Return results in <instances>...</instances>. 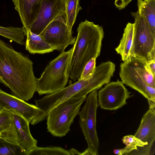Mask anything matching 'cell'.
I'll use <instances>...</instances> for the list:
<instances>
[{
    "mask_svg": "<svg viewBox=\"0 0 155 155\" xmlns=\"http://www.w3.org/2000/svg\"><path fill=\"white\" fill-rule=\"evenodd\" d=\"M147 65L152 72L155 75V59L147 61Z\"/></svg>",
    "mask_w": 155,
    "mask_h": 155,
    "instance_id": "27",
    "label": "cell"
},
{
    "mask_svg": "<svg viewBox=\"0 0 155 155\" xmlns=\"http://www.w3.org/2000/svg\"><path fill=\"white\" fill-rule=\"evenodd\" d=\"M65 5V14L67 25L72 32V27L76 19L77 15L82 8L80 0H64Z\"/></svg>",
    "mask_w": 155,
    "mask_h": 155,
    "instance_id": "21",
    "label": "cell"
},
{
    "mask_svg": "<svg viewBox=\"0 0 155 155\" xmlns=\"http://www.w3.org/2000/svg\"><path fill=\"white\" fill-rule=\"evenodd\" d=\"M138 12L155 33V0H137Z\"/></svg>",
    "mask_w": 155,
    "mask_h": 155,
    "instance_id": "19",
    "label": "cell"
},
{
    "mask_svg": "<svg viewBox=\"0 0 155 155\" xmlns=\"http://www.w3.org/2000/svg\"><path fill=\"white\" fill-rule=\"evenodd\" d=\"M97 90L95 89L89 93L84 106L78 114L80 127L88 146L81 153L82 155H98L99 143L96 128L98 106Z\"/></svg>",
    "mask_w": 155,
    "mask_h": 155,
    "instance_id": "6",
    "label": "cell"
},
{
    "mask_svg": "<svg viewBox=\"0 0 155 155\" xmlns=\"http://www.w3.org/2000/svg\"><path fill=\"white\" fill-rule=\"evenodd\" d=\"M130 60L136 69L148 86L155 88V75L148 68L144 59L132 57Z\"/></svg>",
    "mask_w": 155,
    "mask_h": 155,
    "instance_id": "20",
    "label": "cell"
},
{
    "mask_svg": "<svg viewBox=\"0 0 155 155\" xmlns=\"http://www.w3.org/2000/svg\"><path fill=\"white\" fill-rule=\"evenodd\" d=\"M133 0H115L114 4L120 10L124 8Z\"/></svg>",
    "mask_w": 155,
    "mask_h": 155,
    "instance_id": "26",
    "label": "cell"
},
{
    "mask_svg": "<svg viewBox=\"0 0 155 155\" xmlns=\"http://www.w3.org/2000/svg\"><path fill=\"white\" fill-rule=\"evenodd\" d=\"M73 47L63 51L47 65L41 77L37 79V91L40 95L56 92L65 87L69 77L68 69Z\"/></svg>",
    "mask_w": 155,
    "mask_h": 155,
    "instance_id": "3",
    "label": "cell"
},
{
    "mask_svg": "<svg viewBox=\"0 0 155 155\" xmlns=\"http://www.w3.org/2000/svg\"><path fill=\"white\" fill-rule=\"evenodd\" d=\"M0 107L11 113L22 117L29 123L33 119L38 108L0 88Z\"/></svg>",
    "mask_w": 155,
    "mask_h": 155,
    "instance_id": "13",
    "label": "cell"
},
{
    "mask_svg": "<svg viewBox=\"0 0 155 155\" xmlns=\"http://www.w3.org/2000/svg\"><path fill=\"white\" fill-rule=\"evenodd\" d=\"M119 74L124 84L137 91L147 100L155 101V88L146 84L130 58L120 64Z\"/></svg>",
    "mask_w": 155,
    "mask_h": 155,
    "instance_id": "10",
    "label": "cell"
},
{
    "mask_svg": "<svg viewBox=\"0 0 155 155\" xmlns=\"http://www.w3.org/2000/svg\"><path fill=\"white\" fill-rule=\"evenodd\" d=\"M131 14L134 19L132 57L147 61L155 59V33L138 12Z\"/></svg>",
    "mask_w": 155,
    "mask_h": 155,
    "instance_id": "7",
    "label": "cell"
},
{
    "mask_svg": "<svg viewBox=\"0 0 155 155\" xmlns=\"http://www.w3.org/2000/svg\"><path fill=\"white\" fill-rule=\"evenodd\" d=\"M12 114L18 145L24 152L25 155H28L37 147V141L33 137L31 134L29 123L22 117Z\"/></svg>",
    "mask_w": 155,
    "mask_h": 155,
    "instance_id": "15",
    "label": "cell"
},
{
    "mask_svg": "<svg viewBox=\"0 0 155 155\" xmlns=\"http://www.w3.org/2000/svg\"><path fill=\"white\" fill-rule=\"evenodd\" d=\"M23 155L25 153L18 144L0 138V155Z\"/></svg>",
    "mask_w": 155,
    "mask_h": 155,
    "instance_id": "24",
    "label": "cell"
},
{
    "mask_svg": "<svg viewBox=\"0 0 155 155\" xmlns=\"http://www.w3.org/2000/svg\"><path fill=\"white\" fill-rule=\"evenodd\" d=\"M71 155H74L75 154L77 155H81V153L79 152L77 150L73 149L72 148L69 150Z\"/></svg>",
    "mask_w": 155,
    "mask_h": 155,
    "instance_id": "29",
    "label": "cell"
},
{
    "mask_svg": "<svg viewBox=\"0 0 155 155\" xmlns=\"http://www.w3.org/2000/svg\"><path fill=\"white\" fill-rule=\"evenodd\" d=\"M134 34V24L128 23L124 29L122 37L118 46L115 48L117 53L125 61L132 57V49Z\"/></svg>",
    "mask_w": 155,
    "mask_h": 155,
    "instance_id": "18",
    "label": "cell"
},
{
    "mask_svg": "<svg viewBox=\"0 0 155 155\" xmlns=\"http://www.w3.org/2000/svg\"><path fill=\"white\" fill-rule=\"evenodd\" d=\"M33 65L27 56L0 39V82L9 88L13 95L25 101L37 91Z\"/></svg>",
    "mask_w": 155,
    "mask_h": 155,
    "instance_id": "1",
    "label": "cell"
},
{
    "mask_svg": "<svg viewBox=\"0 0 155 155\" xmlns=\"http://www.w3.org/2000/svg\"><path fill=\"white\" fill-rule=\"evenodd\" d=\"M86 98L79 93L52 109L46 119L48 131L54 137L65 136L70 130V127Z\"/></svg>",
    "mask_w": 155,
    "mask_h": 155,
    "instance_id": "4",
    "label": "cell"
},
{
    "mask_svg": "<svg viewBox=\"0 0 155 155\" xmlns=\"http://www.w3.org/2000/svg\"><path fill=\"white\" fill-rule=\"evenodd\" d=\"M42 1L12 0L23 25L25 34L30 30L38 13Z\"/></svg>",
    "mask_w": 155,
    "mask_h": 155,
    "instance_id": "14",
    "label": "cell"
},
{
    "mask_svg": "<svg viewBox=\"0 0 155 155\" xmlns=\"http://www.w3.org/2000/svg\"><path fill=\"white\" fill-rule=\"evenodd\" d=\"M124 84L119 80L105 84L97 92L98 106L103 109L114 110L127 104V100L131 97V92Z\"/></svg>",
    "mask_w": 155,
    "mask_h": 155,
    "instance_id": "9",
    "label": "cell"
},
{
    "mask_svg": "<svg viewBox=\"0 0 155 155\" xmlns=\"http://www.w3.org/2000/svg\"><path fill=\"white\" fill-rule=\"evenodd\" d=\"M149 106V108L155 109V101L147 100Z\"/></svg>",
    "mask_w": 155,
    "mask_h": 155,
    "instance_id": "28",
    "label": "cell"
},
{
    "mask_svg": "<svg viewBox=\"0 0 155 155\" xmlns=\"http://www.w3.org/2000/svg\"><path fill=\"white\" fill-rule=\"evenodd\" d=\"M1 107H0V110H1Z\"/></svg>",
    "mask_w": 155,
    "mask_h": 155,
    "instance_id": "30",
    "label": "cell"
},
{
    "mask_svg": "<svg viewBox=\"0 0 155 155\" xmlns=\"http://www.w3.org/2000/svg\"><path fill=\"white\" fill-rule=\"evenodd\" d=\"M25 35L27 36L25 49L31 54H44L57 50V47L47 42L39 35L30 31L26 32Z\"/></svg>",
    "mask_w": 155,
    "mask_h": 155,
    "instance_id": "17",
    "label": "cell"
},
{
    "mask_svg": "<svg viewBox=\"0 0 155 155\" xmlns=\"http://www.w3.org/2000/svg\"><path fill=\"white\" fill-rule=\"evenodd\" d=\"M96 58H92L85 66L79 79L86 80L92 77L96 69Z\"/></svg>",
    "mask_w": 155,
    "mask_h": 155,
    "instance_id": "25",
    "label": "cell"
},
{
    "mask_svg": "<svg viewBox=\"0 0 155 155\" xmlns=\"http://www.w3.org/2000/svg\"><path fill=\"white\" fill-rule=\"evenodd\" d=\"M71 155L69 150L58 147H37L28 155Z\"/></svg>",
    "mask_w": 155,
    "mask_h": 155,
    "instance_id": "23",
    "label": "cell"
},
{
    "mask_svg": "<svg viewBox=\"0 0 155 155\" xmlns=\"http://www.w3.org/2000/svg\"><path fill=\"white\" fill-rule=\"evenodd\" d=\"M39 35L47 42L57 47V50L61 52L68 46L74 44L76 39L67 25L65 14L50 22Z\"/></svg>",
    "mask_w": 155,
    "mask_h": 155,
    "instance_id": "8",
    "label": "cell"
},
{
    "mask_svg": "<svg viewBox=\"0 0 155 155\" xmlns=\"http://www.w3.org/2000/svg\"><path fill=\"white\" fill-rule=\"evenodd\" d=\"M91 84L88 79H79L74 83L53 93L47 94L41 99L35 100L38 108L31 124L35 125L46 119L54 107L79 93L87 94L91 91Z\"/></svg>",
    "mask_w": 155,
    "mask_h": 155,
    "instance_id": "5",
    "label": "cell"
},
{
    "mask_svg": "<svg viewBox=\"0 0 155 155\" xmlns=\"http://www.w3.org/2000/svg\"><path fill=\"white\" fill-rule=\"evenodd\" d=\"M134 136L147 145L138 155H154L155 153V109L149 108L143 115Z\"/></svg>",
    "mask_w": 155,
    "mask_h": 155,
    "instance_id": "12",
    "label": "cell"
},
{
    "mask_svg": "<svg viewBox=\"0 0 155 155\" xmlns=\"http://www.w3.org/2000/svg\"><path fill=\"white\" fill-rule=\"evenodd\" d=\"M0 35L20 45H24L25 34L23 27L21 28L0 26Z\"/></svg>",
    "mask_w": 155,
    "mask_h": 155,
    "instance_id": "22",
    "label": "cell"
},
{
    "mask_svg": "<svg viewBox=\"0 0 155 155\" xmlns=\"http://www.w3.org/2000/svg\"><path fill=\"white\" fill-rule=\"evenodd\" d=\"M77 31L68 71L69 78L74 81L80 79L87 62L100 55L104 36L101 26L86 20L80 22Z\"/></svg>",
    "mask_w": 155,
    "mask_h": 155,
    "instance_id": "2",
    "label": "cell"
},
{
    "mask_svg": "<svg viewBox=\"0 0 155 155\" xmlns=\"http://www.w3.org/2000/svg\"><path fill=\"white\" fill-rule=\"evenodd\" d=\"M65 14L64 0H43L38 13L30 31L39 35L50 22Z\"/></svg>",
    "mask_w": 155,
    "mask_h": 155,
    "instance_id": "11",
    "label": "cell"
},
{
    "mask_svg": "<svg viewBox=\"0 0 155 155\" xmlns=\"http://www.w3.org/2000/svg\"><path fill=\"white\" fill-rule=\"evenodd\" d=\"M0 138H1V137H0Z\"/></svg>",
    "mask_w": 155,
    "mask_h": 155,
    "instance_id": "31",
    "label": "cell"
},
{
    "mask_svg": "<svg viewBox=\"0 0 155 155\" xmlns=\"http://www.w3.org/2000/svg\"><path fill=\"white\" fill-rule=\"evenodd\" d=\"M0 135L1 138L18 145L13 114L2 108L0 110Z\"/></svg>",
    "mask_w": 155,
    "mask_h": 155,
    "instance_id": "16",
    "label": "cell"
}]
</instances>
